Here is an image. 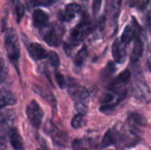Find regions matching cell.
<instances>
[{"label": "cell", "instance_id": "24", "mask_svg": "<svg viewBox=\"0 0 151 150\" xmlns=\"http://www.w3.org/2000/svg\"><path fill=\"white\" fill-rule=\"evenodd\" d=\"M16 11H17V17H18V21H19V19L22 18L23 14H24V7L23 5H21L20 4H19L16 6Z\"/></svg>", "mask_w": 151, "mask_h": 150}, {"label": "cell", "instance_id": "14", "mask_svg": "<svg viewBox=\"0 0 151 150\" xmlns=\"http://www.w3.org/2000/svg\"><path fill=\"white\" fill-rule=\"evenodd\" d=\"M134 40H135L134 45L133 52L131 55V61L133 63L138 62L142 55V52H143V42L141 40V38L139 36H137Z\"/></svg>", "mask_w": 151, "mask_h": 150}, {"label": "cell", "instance_id": "4", "mask_svg": "<svg viewBox=\"0 0 151 150\" xmlns=\"http://www.w3.org/2000/svg\"><path fill=\"white\" fill-rule=\"evenodd\" d=\"M92 31V25L89 22H81L73 28L71 31L72 42L75 44H79L82 42Z\"/></svg>", "mask_w": 151, "mask_h": 150}, {"label": "cell", "instance_id": "3", "mask_svg": "<svg viewBox=\"0 0 151 150\" xmlns=\"http://www.w3.org/2000/svg\"><path fill=\"white\" fill-rule=\"evenodd\" d=\"M27 117L30 124L35 128L38 129L41 126V123L43 118V111L36 101H31L27 106Z\"/></svg>", "mask_w": 151, "mask_h": 150}, {"label": "cell", "instance_id": "16", "mask_svg": "<svg viewBox=\"0 0 151 150\" xmlns=\"http://www.w3.org/2000/svg\"><path fill=\"white\" fill-rule=\"evenodd\" d=\"M129 123L130 125H132L133 127H140V126H143L146 125V118L142 116L141 114L138 113H132L129 115L128 118Z\"/></svg>", "mask_w": 151, "mask_h": 150}, {"label": "cell", "instance_id": "15", "mask_svg": "<svg viewBox=\"0 0 151 150\" xmlns=\"http://www.w3.org/2000/svg\"><path fill=\"white\" fill-rule=\"evenodd\" d=\"M17 103L15 95L11 92H4L0 96V108L13 105Z\"/></svg>", "mask_w": 151, "mask_h": 150}, {"label": "cell", "instance_id": "19", "mask_svg": "<svg viewBox=\"0 0 151 150\" xmlns=\"http://www.w3.org/2000/svg\"><path fill=\"white\" fill-rule=\"evenodd\" d=\"M89 145L88 140L86 139H75L72 143L73 150H87Z\"/></svg>", "mask_w": 151, "mask_h": 150}, {"label": "cell", "instance_id": "11", "mask_svg": "<svg viewBox=\"0 0 151 150\" xmlns=\"http://www.w3.org/2000/svg\"><path fill=\"white\" fill-rule=\"evenodd\" d=\"M121 4H122V0H109L108 2L107 12L111 19L113 20V23H117L118 21V17L120 12Z\"/></svg>", "mask_w": 151, "mask_h": 150}, {"label": "cell", "instance_id": "20", "mask_svg": "<svg viewBox=\"0 0 151 150\" xmlns=\"http://www.w3.org/2000/svg\"><path fill=\"white\" fill-rule=\"evenodd\" d=\"M115 65H114V64L113 63H109L108 64V65L106 66V68L103 71V73H102V77H103V79L104 80H108L112 74H113V72H115Z\"/></svg>", "mask_w": 151, "mask_h": 150}, {"label": "cell", "instance_id": "12", "mask_svg": "<svg viewBox=\"0 0 151 150\" xmlns=\"http://www.w3.org/2000/svg\"><path fill=\"white\" fill-rule=\"evenodd\" d=\"M9 141L15 150H24L23 140L16 128H12L9 133Z\"/></svg>", "mask_w": 151, "mask_h": 150}, {"label": "cell", "instance_id": "18", "mask_svg": "<svg viewBox=\"0 0 151 150\" xmlns=\"http://www.w3.org/2000/svg\"><path fill=\"white\" fill-rule=\"evenodd\" d=\"M87 125V121L84 118V115L82 114H77L73 118L72 120V126L75 129H79L81 128L83 126H85Z\"/></svg>", "mask_w": 151, "mask_h": 150}, {"label": "cell", "instance_id": "7", "mask_svg": "<svg viewBox=\"0 0 151 150\" xmlns=\"http://www.w3.org/2000/svg\"><path fill=\"white\" fill-rule=\"evenodd\" d=\"M112 56L114 60L118 64H122L127 57V48L126 44L121 42V40L117 39L112 45Z\"/></svg>", "mask_w": 151, "mask_h": 150}, {"label": "cell", "instance_id": "21", "mask_svg": "<svg viewBox=\"0 0 151 150\" xmlns=\"http://www.w3.org/2000/svg\"><path fill=\"white\" fill-rule=\"evenodd\" d=\"M7 73H8V68L4 61L2 58H0V84L5 80L7 77Z\"/></svg>", "mask_w": 151, "mask_h": 150}, {"label": "cell", "instance_id": "1", "mask_svg": "<svg viewBox=\"0 0 151 150\" xmlns=\"http://www.w3.org/2000/svg\"><path fill=\"white\" fill-rule=\"evenodd\" d=\"M4 47L9 59L13 64H17L20 56V48L17 34L13 28H9L5 33Z\"/></svg>", "mask_w": 151, "mask_h": 150}, {"label": "cell", "instance_id": "5", "mask_svg": "<svg viewBox=\"0 0 151 150\" xmlns=\"http://www.w3.org/2000/svg\"><path fill=\"white\" fill-rule=\"evenodd\" d=\"M122 140H123V133L113 128L109 129L104 134V137L102 141V146L104 148H106L110 145H116L119 142H122Z\"/></svg>", "mask_w": 151, "mask_h": 150}, {"label": "cell", "instance_id": "2", "mask_svg": "<svg viewBox=\"0 0 151 150\" xmlns=\"http://www.w3.org/2000/svg\"><path fill=\"white\" fill-rule=\"evenodd\" d=\"M63 28L59 25L50 24L46 25L41 28V34L47 44L52 47H57L59 45L62 40Z\"/></svg>", "mask_w": 151, "mask_h": 150}, {"label": "cell", "instance_id": "26", "mask_svg": "<svg viewBox=\"0 0 151 150\" xmlns=\"http://www.w3.org/2000/svg\"><path fill=\"white\" fill-rule=\"evenodd\" d=\"M7 144L4 137H0V150H6Z\"/></svg>", "mask_w": 151, "mask_h": 150}, {"label": "cell", "instance_id": "10", "mask_svg": "<svg viewBox=\"0 0 151 150\" xmlns=\"http://www.w3.org/2000/svg\"><path fill=\"white\" fill-rule=\"evenodd\" d=\"M131 73L128 70H126L119 74V76L111 82L110 90H120V88L125 86L130 80Z\"/></svg>", "mask_w": 151, "mask_h": 150}, {"label": "cell", "instance_id": "23", "mask_svg": "<svg viewBox=\"0 0 151 150\" xmlns=\"http://www.w3.org/2000/svg\"><path fill=\"white\" fill-rule=\"evenodd\" d=\"M56 80L60 88H64L66 87V80L64 75H62L60 72H56Z\"/></svg>", "mask_w": 151, "mask_h": 150}, {"label": "cell", "instance_id": "22", "mask_svg": "<svg viewBox=\"0 0 151 150\" xmlns=\"http://www.w3.org/2000/svg\"><path fill=\"white\" fill-rule=\"evenodd\" d=\"M48 58H49V61H50V65L53 67H58V65L60 64V61H59L58 55L55 51H50V53H48Z\"/></svg>", "mask_w": 151, "mask_h": 150}, {"label": "cell", "instance_id": "8", "mask_svg": "<svg viewBox=\"0 0 151 150\" xmlns=\"http://www.w3.org/2000/svg\"><path fill=\"white\" fill-rule=\"evenodd\" d=\"M81 10V8L78 4H69L66 5L65 11L59 13V19L63 21H70L80 13Z\"/></svg>", "mask_w": 151, "mask_h": 150}, {"label": "cell", "instance_id": "13", "mask_svg": "<svg viewBox=\"0 0 151 150\" xmlns=\"http://www.w3.org/2000/svg\"><path fill=\"white\" fill-rule=\"evenodd\" d=\"M48 21H49V15L45 11L40 9H36L34 11L33 22H34L35 27L42 28L48 24Z\"/></svg>", "mask_w": 151, "mask_h": 150}, {"label": "cell", "instance_id": "9", "mask_svg": "<svg viewBox=\"0 0 151 150\" xmlns=\"http://www.w3.org/2000/svg\"><path fill=\"white\" fill-rule=\"evenodd\" d=\"M28 52L34 60H42L48 57V52L46 50L37 42H33L29 45Z\"/></svg>", "mask_w": 151, "mask_h": 150}, {"label": "cell", "instance_id": "6", "mask_svg": "<svg viewBox=\"0 0 151 150\" xmlns=\"http://www.w3.org/2000/svg\"><path fill=\"white\" fill-rule=\"evenodd\" d=\"M138 30H139V25L134 19V23L129 24L125 27L122 36H121V39H120L121 42L123 43H125L126 45L130 43L133 40H134L137 36H139L137 34L139 33Z\"/></svg>", "mask_w": 151, "mask_h": 150}, {"label": "cell", "instance_id": "17", "mask_svg": "<svg viewBox=\"0 0 151 150\" xmlns=\"http://www.w3.org/2000/svg\"><path fill=\"white\" fill-rule=\"evenodd\" d=\"M88 54V52L87 47H86V46H83V47L80 50V51L77 53L76 57H75V58H74V63H75V65H76L77 66H81V65H83L85 59L87 58Z\"/></svg>", "mask_w": 151, "mask_h": 150}, {"label": "cell", "instance_id": "25", "mask_svg": "<svg viewBox=\"0 0 151 150\" xmlns=\"http://www.w3.org/2000/svg\"><path fill=\"white\" fill-rule=\"evenodd\" d=\"M101 4H102V0H95L94 1V4H93V11H94V14H96L99 11L100 7H101Z\"/></svg>", "mask_w": 151, "mask_h": 150}]
</instances>
